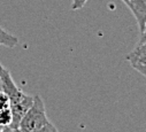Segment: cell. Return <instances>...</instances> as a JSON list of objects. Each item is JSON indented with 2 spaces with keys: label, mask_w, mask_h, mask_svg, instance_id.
I'll return each instance as SVG.
<instances>
[{
  "label": "cell",
  "mask_w": 146,
  "mask_h": 132,
  "mask_svg": "<svg viewBox=\"0 0 146 132\" xmlns=\"http://www.w3.org/2000/svg\"><path fill=\"white\" fill-rule=\"evenodd\" d=\"M3 130H4V127H3L1 125H0V131H3Z\"/></svg>",
  "instance_id": "4fadbf2b"
},
{
  "label": "cell",
  "mask_w": 146,
  "mask_h": 132,
  "mask_svg": "<svg viewBox=\"0 0 146 132\" xmlns=\"http://www.w3.org/2000/svg\"><path fill=\"white\" fill-rule=\"evenodd\" d=\"M127 60L132 67L146 63V34H140V39L137 46L127 55Z\"/></svg>",
  "instance_id": "277c9868"
},
{
  "label": "cell",
  "mask_w": 146,
  "mask_h": 132,
  "mask_svg": "<svg viewBox=\"0 0 146 132\" xmlns=\"http://www.w3.org/2000/svg\"><path fill=\"white\" fill-rule=\"evenodd\" d=\"M133 14L139 32L143 34L146 28V0H122Z\"/></svg>",
  "instance_id": "3957f363"
},
{
  "label": "cell",
  "mask_w": 146,
  "mask_h": 132,
  "mask_svg": "<svg viewBox=\"0 0 146 132\" xmlns=\"http://www.w3.org/2000/svg\"><path fill=\"white\" fill-rule=\"evenodd\" d=\"M144 32H145V34H146V28H145V31H144Z\"/></svg>",
  "instance_id": "5bb4252c"
},
{
  "label": "cell",
  "mask_w": 146,
  "mask_h": 132,
  "mask_svg": "<svg viewBox=\"0 0 146 132\" xmlns=\"http://www.w3.org/2000/svg\"><path fill=\"white\" fill-rule=\"evenodd\" d=\"M13 122V114L11 107L0 110V125L3 127H8L12 125Z\"/></svg>",
  "instance_id": "8992f818"
},
{
  "label": "cell",
  "mask_w": 146,
  "mask_h": 132,
  "mask_svg": "<svg viewBox=\"0 0 146 132\" xmlns=\"http://www.w3.org/2000/svg\"><path fill=\"white\" fill-rule=\"evenodd\" d=\"M3 132H14V131H13V129H12V127H9V126H8V127H4Z\"/></svg>",
  "instance_id": "8fae6325"
},
{
  "label": "cell",
  "mask_w": 146,
  "mask_h": 132,
  "mask_svg": "<svg viewBox=\"0 0 146 132\" xmlns=\"http://www.w3.org/2000/svg\"><path fill=\"white\" fill-rule=\"evenodd\" d=\"M0 132H3V131H0Z\"/></svg>",
  "instance_id": "9a60e30c"
},
{
  "label": "cell",
  "mask_w": 146,
  "mask_h": 132,
  "mask_svg": "<svg viewBox=\"0 0 146 132\" xmlns=\"http://www.w3.org/2000/svg\"><path fill=\"white\" fill-rule=\"evenodd\" d=\"M35 132H59V131H58V129L55 127L54 124L48 122L47 124H45L44 126H42L40 129H38L37 131H35Z\"/></svg>",
  "instance_id": "ba28073f"
},
{
  "label": "cell",
  "mask_w": 146,
  "mask_h": 132,
  "mask_svg": "<svg viewBox=\"0 0 146 132\" xmlns=\"http://www.w3.org/2000/svg\"><path fill=\"white\" fill-rule=\"evenodd\" d=\"M48 122L50 121L46 115L44 100L40 95H35L33 102L22 117L19 124V129L23 132H35L45 124H47Z\"/></svg>",
  "instance_id": "7a4b0ae2"
},
{
  "label": "cell",
  "mask_w": 146,
  "mask_h": 132,
  "mask_svg": "<svg viewBox=\"0 0 146 132\" xmlns=\"http://www.w3.org/2000/svg\"><path fill=\"white\" fill-rule=\"evenodd\" d=\"M0 77H1V90L6 92L9 98V107L13 114V122L9 127L16 129L19 127V124L24 114L31 107L33 96L25 94L16 86L11 73L1 64H0Z\"/></svg>",
  "instance_id": "6da1fadb"
},
{
  "label": "cell",
  "mask_w": 146,
  "mask_h": 132,
  "mask_svg": "<svg viewBox=\"0 0 146 132\" xmlns=\"http://www.w3.org/2000/svg\"><path fill=\"white\" fill-rule=\"evenodd\" d=\"M1 64V63H0ZM0 90H1V77H0Z\"/></svg>",
  "instance_id": "7c38bea8"
},
{
  "label": "cell",
  "mask_w": 146,
  "mask_h": 132,
  "mask_svg": "<svg viewBox=\"0 0 146 132\" xmlns=\"http://www.w3.org/2000/svg\"><path fill=\"white\" fill-rule=\"evenodd\" d=\"M9 107V98L6 92L0 90V110Z\"/></svg>",
  "instance_id": "52a82bcc"
},
{
  "label": "cell",
  "mask_w": 146,
  "mask_h": 132,
  "mask_svg": "<svg viewBox=\"0 0 146 132\" xmlns=\"http://www.w3.org/2000/svg\"><path fill=\"white\" fill-rule=\"evenodd\" d=\"M88 0H72V4H71V9L72 11H77L84 7V5L86 4Z\"/></svg>",
  "instance_id": "9c48e42d"
},
{
  "label": "cell",
  "mask_w": 146,
  "mask_h": 132,
  "mask_svg": "<svg viewBox=\"0 0 146 132\" xmlns=\"http://www.w3.org/2000/svg\"><path fill=\"white\" fill-rule=\"evenodd\" d=\"M139 74H141L143 76L146 77V63L145 64H140V65H136V67H133Z\"/></svg>",
  "instance_id": "30bf717a"
},
{
  "label": "cell",
  "mask_w": 146,
  "mask_h": 132,
  "mask_svg": "<svg viewBox=\"0 0 146 132\" xmlns=\"http://www.w3.org/2000/svg\"><path fill=\"white\" fill-rule=\"evenodd\" d=\"M17 44H19V39L15 36L8 34L5 29L0 26V45L6 46L8 48H14Z\"/></svg>",
  "instance_id": "5b68a950"
}]
</instances>
